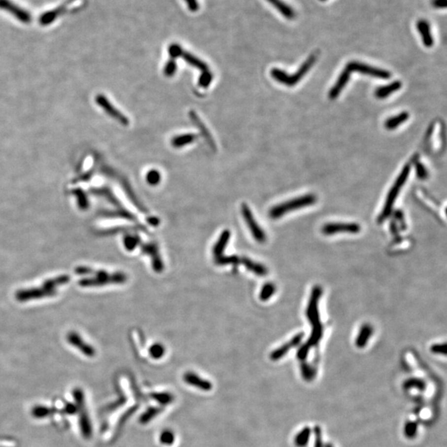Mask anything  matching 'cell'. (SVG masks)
<instances>
[{
    "label": "cell",
    "instance_id": "60d3db41",
    "mask_svg": "<svg viewBox=\"0 0 447 447\" xmlns=\"http://www.w3.org/2000/svg\"><path fill=\"white\" fill-rule=\"evenodd\" d=\"M416 432H417V423L416 421H409L405 425L404 428V433L409 439L414 438L416 437Z\"/></svg>",
    "mask_w": 447,
    "mask_h": 447
},
{
    "label": "cell",
    "instance_id": "603a6c76",
    "mask_svg": "<svg viewBox=\"0 0 447 447\" xmlns=\"http://www.w3.org/2000/svg\"><path fill=\"white\" fill-rule=\"evenodd\" d=\"M181 58L185 61V62L188 64V65L193 67V68H196L198 69V70H201V71H205V70H209V67L207 65L206 62H203L202 60L198 58V57H196L193 54H191L190 52H185L183 51L182 54L181 56Z\"/></svg>",
    "mask_w": 447,
    "mask_h": 447
},
{
    "label": "cell",
    "instance_id": "2e32d148",
    "mask_svg": "<svg viewBox=\"0 0 447 447\" xmlns=\"http://www.w3.org/2000/svg\"><path fill=\"white\" fill-rule=\"evenodd\" d=\"M184 381L195 388H199L201 390L210 391L213 388V384L209 380L205 379L200 377L199 375L193 372H186L183 376Z\"/></svg>",
    "mask_w": 447,
    "mask_h": 447
},
{
    "label": "cell",
    "instance_id": "1f68e13d",
    "mask_svg": "<svg viewBox=\"0 0 447 447\" xmlns=\"http://www.w3.org/2000/svg\"><path fill=\"white\" fill-rule=\"evenodd\" d=\"M403 386L406 389L415 388L419 391H424L426 389V382H424V380L417 378H412L406 380Z\"/></svg>",
    "mask_w": 447,
    "mask_h": 447
},
{
    "label": "cell",
    "instance_id": "d6a6232c",
    "mask_svg": "<svg viewBox=\"0 0 447 447\" xmlns=\"http://www.w3.org/2000/svg\"><path fill=\"white\" fill-rule=\"evenodd\" d=\"M162 411H163V409H159V408H156V407H152L150 409H147V411L143 413L140 416V423L147 424L148 423V422H150V421H152L155 416H158V414L160 413Z\"/></svg>",
    "mask_w": 447,
    "mask_h": 447
},
{
    "label": "cell",
    "instance_id": "d4e9b609",
    "mask_svg": "<svg viewBox=\"0 0 447 447\" xmlns=\"http://www.w3.org/2000/svg\"><path fill=\"white\" fill-rule=\"evenodd\" d=\"M372 334L373 327L370 325L365 324V325L362 326L360 331H359V335L357 336L356 342H355L357 347L364 348L367 344L369 340L372 336Z\"/></svg>",
    "mask_w": 447,
    "mask_h": 447
},
{
    "label": "cell",
    "instance_id": "ab89813d",
    "mask_svg": "<svg viewBox=\"0 0 447 447\" xmlns=\"http://www.w3.org/2000/svg\"><path fill=\"white\" fill-rule=\"evenodd\" d=\"M149 354L153 359H161L165 354V348L161 344H154L149 349Z\"/></svg>",
    "mask_w": 447,
    "mask_h": 447
},
{
    "label": "cell",
    "instance_id": "f907efd6",
    "mask_svg": "<svg viewBox=\"0 0 447 447\" xmlns=\"http://www.w3.org/2000/svg\"><path fill=\"white\" fill-rule=\"evenodd\" d=\"M325 447H332V445L329 444V443H328V444H326V446H325Z\"/></svg>",
    "mask_w": 447,
    "mask_h": 447
},
{
    "label": "cell",
    "instance_id": "7dc6e473",
    "mask_svg": "<svg viewBox=\"0 0 447 447\" xmlns=\"http://www.w3.org/2000/svg\"><path fill=\"white\" fill-rule=\"evenodd\" d=\"M187 8L191 12H197L199 9V3L197 0H185Z\"/></svg>",
    "mask_w": 447,
    "mask_h": 447
},
{
    "label": "cell",
    "instance_id": "681fc988",
    "mask_svg": "<svg viewBox=\"0 0 447 447\" xmlns=\"http://www.w3.org/2000/svg\"><path fill=\"white\" fill-rule=\"evenodd\" d=\"M147 222L149 223L150 225H153V226L159 225V222H160V220L158 217H153V216L147 218Z\"/></svg>",
    "mask_w": 447,
    "mask_h": 447
},
{
    "label": "cell",
    "instance_id": "277c9868",
    "mask_svg": "<svg viewBox=\"0 0 447 447\" xmlns=\"http://www.w3.org/2000/svg\"><path fill=\"white\" fill-rule=\"evenodd\" d=\"M411 172V165L407 164L403 168V171L399 174L398 178L396 180L395 183L392 186L390 191L388 192V197L386 199L385 204L382 209V211L378 218V222L382 223L390 215L393 209V205L395 203L396 199L398 197L400 190L403 185L406 182L407 179L409 178V174Z\"/></svg>",
    "mask_w": 447,
    "mask_h": 447
},
{
    "label": "cell",
    "instance_id": "30bf717a",
    "mask_svg": "<svg viewBox=\"0 0 447 447\" xmlns=\"http://www.w3.org/2000/svg\"><path fill=\"white\" fill-rule=\"evenodd\" d=\"M360 230V226L356 223H330L322 227V232L326 236H332L338 233L357 234Z\"/></svg>",
    "mask_w": 447,
    "mask_h": 447
},
{
    "label": "cell",
    "instance_id": "44dd1931",
    "mask_svg": "<svg viewBox=\"0 0 447 447\" xmlns=\"http://www.w3.org/2000/svg\"><path fill=\"white\" fill-rule=\"evenodd\" d=\"M230 236H231V234H230V230H225L221 233L220 238L218 239L217 242L215 243V245H214L213 249H212V253H213L214 258H217V257L223 255V253L225 252V248H226V246L228 245V243H229V241H230Z\"/></svg>",
    "mask_w": 447,
    "mask_h": 447
},
{
    "label": "cell",
    "instance_id": "b9f144b4",
    "mask_svg": "<svg viewBox=\"0 0 447 447\" xmlns=\"http://www.w3.org/2000/svg\"><path fill=\"white\" fill-rule=\"evenodd\" d=\"M183 51V48L177 43H172L168 47V54L171 57V59L175 60L181 57Z\"/></svg>",
    "mask_w": 447,
    "mask_h": 447
},
{
    "label": "cell",
    "instance_id": "9c48e42d",
    "mask_svg": "<svg viewBox=\"0 0 447 447\" xmlns=\"http://www.w3.org/2000/svg\"><path fill=\"white\" fill-rule=\"evenodd\" d=\"M346 68L349 70L350 72L355 71V72L361 73L363 75H370L372 77L378 78V79L388 80L391 77V73L388 70L374 68L371 66L366 65L362 62H355V61L349 62L346 65Z\"/></svg>",
    "mask_w": 447,
    "mask_h": 447
},
{
    "label": "cell",
    "instance_id": "836d02e7",
    "mask_svg": "<svg viewBox=\"0 0 447 447\" xmlns=\"http://www.w3.org/2000/svg\"><path fill=\"white\" fill-rule=\"evenodd\" d=\"M310 427H306L304 429L302 430L297 437L295 438V443L298 447H304L306 445L308 444L309 438H310Z\"/></svg>",
    "mask_w": 447,
    "mask_h": 447
},
{
    "label": "cell",
    "instance_id": "52a82bcc",
    "mask_svg": "<svg viewBox=\"0 0 447 447\" xmlns=\"http://www.w3.org/2000/svg\"><path fill=\"white\" fill-rule=\"evenodd\" d=\"M83 5V0H68L65 3L60 5L58 8H54L52 11H48L42 14L40 18L41 25H48L54 22L59 16L69 13L70 11H75Z\"/></svg>",
    "mask_w": 447,
    "mask_h": 447
},
{
    "label": "cell",
    "instance_id": "8d00e7d4",
    "mask_svg": "<svg viewBox=\"0 0 447 447\" xmlns=\"http://www.w3.org/2000/svg\"><path fill=\"white\" fill-rule=\"evenodd\" d=\"M212 80H213V74L210 72V70H205V71H202L198 79V86L202 88H207L211 84Z\"/></svg>",
    "mask_w": 447,
    "mask_h": 447
},
{
    "label": "cell",
    "instance_id": "7bdbcfd3",
    "mask_svg": "<svg viewBox=\"0 0 447 447\" xmlns=\"http://www.w3.org/2000/svg\"><path fill=\"white\" fill-rule=\"evenodd\" d=\"M416 176L421 180H425L428 176L427 169L424 167L423 164H421V163H416Z\"/></svg>",
    "mask_w": 447,
    "mask_h": 447
},
{
    "label": "cell",
    "instance_id": "ac0fdd59",
    "mask_svg": "<svg viewBox=\"0 0 447 447\" xmlns=\"http://www.w3.org/2000/svg\"><path fill=\"white\" fill-rule=\"evenodd\" d=\"M416 29L421 35L424 46L427 47H432L434 43V40H433L432 33H431L429 23L425 19H420L416 23Z\"/></svg>",
    "mask_w": 447,
    "mask_h": 447
},
{
    "label": "cell",
    "instance_id": "f1b7e54d",
    "mask_svg": "<svg viewBox=\"0 0 447 447\" xmlns=\"http://www.w3.org/2000/svg\"><path fill=\"white\" fill-rule=\"evenodd\" d=\"M105 216H107V217L123 218V219H126V220H133V221L137 220V218L133 213L127 210V209H122V208H119V209L114 210V211L106 212Z\"/></svg>",
    "mask_w": 447,
    "mask_h": 447
},
{
    "label": "cell",
    "instance_id": "c3c4849f",
    "mask_svg": "<svg viewBox=\"0 0 447 447\" xmlns=\"http://www.w3.org/2000/svg\"><path fill=\"white\" fill-rule=\"evenodd\" d=\"M432 5L436 8H446L447 0H432Z\"/></svg>",
    "mask_w": 447,
    "mask_h": 447
},
{
    "label": "cell",
    "instance_id": "74e56055",
    "mask_svg": "<svg viewBox=\"0 0 447 447\" xmlns=\"http://www.w3.org/2000/svg\"><path fill=\"white\" fill-rule=\"evenodd\" d=\"M159 441L165 446H171L175 442V435L171 430H164L160 434Z\"/></svg>",
    "mask_w": 447,
    "mask_h": 447
},
{
    "label": "cell",
    "instance_id": "cb8c5ba5",
    "mask_svg": "<svg viewBox=\"0 0 447 447\" xmlns=\"http://www.w3.org/2000/svg\"><path fill=\"white\" fill-rule=\"evenodd\" d=\"M401 87H402V83L397 80V81L391 83L388 86H380L377 88V90L375 91V96L378 99H381V100L387 98L388 96H390L391 94L398 91Z\"/></svg>",
    "mask_w": 447,
    "mask_h": 447
},
{
    "label": "cell",
    "instance_id": "8992f818",
    "mask_svg": "<svg viewBox=\"0 0 447 447\" xmlns=\"http://www.w3.org/2000/svg\"><path fill=\"white\" fill-rule=\"evenodd\" d=\"M95 276L80 280L79 284L81 287H100L107 284H121L127 281V276L123 273L109 274L108 272L100 270L94 272Z\"/></svg>",
    "mask_w": 447,
    "mask_h": 447
},
{
    "label": "cell",
    "instance_id": "f546056e",
    "mask_svg": "<svg viewBox=\"0 0 447 447\" xmlns=\"http://www.w3.org/2000/svg\"><path fill=\"white\" fill-rule=\"evenodd\" d=\"M215 264L219 266H225L228 264H232L234 266H238L241 264V258L236 255L231 256H225L224 254L221 256L215 258Z\"/></svg>",
    "mask_w": 447,
    "mask_h": 447
},
{
    "label": "cell",
    "instance_id": "7c38bea8",
    "mask_svg": "<svg viewBox=\"0 0 447 447\" xmlns=\"http://www.w3.org/2000/svg\"><path fill=\"white\" fill-rule=\"evenodd\" d=\"M0 8L10 13L16 18H18V20L25 24H28L31 21V15L29 12L17 5L11 0H0Z\"/></svg>",
    "mask_w": 447,
    "mask_h": 447
},
{
    "label": "cell",
    "instance_id": "7a4b0ae2",
    "mask_svg": "<svg viewBox=\"0 0 447 447\" xmlns=\"http://www.w3.org/2000/svg\"><path fill=\"white\" fill-rule=\"evenodd\" d=\"M69 280L70 277L67 275H62L48 279L41 287H36V289L21 290L19 292H16V299L20 302H25L33 299H40L42 297H52L57 293L58 287L67 284Z\"/></svg>",
    "mask_w": 447,
    "mask_h": 447
},
{
    "label": "cell",
    "instance_id": "83f0119b",
    "mask_svg": "<svg viewBox=\"0 0 447 447\" xmlns=\"http://www.w3.org/2000/svg\"><path fill=\"white\" fill-rule=\"evenodd\" d=\"M151 398L157 401L159 404L165 406L173 403L175 397L170 393H151Z\"/></svg>",
    "mask_w": 447,
    "mask_h": 447
},
{
    "label": "cell",
    "instance_id": "4316f807",
    "mask_svg": "<svg viewBox=\"0 0 447 447\" xmlns=\"http://www.w3.org/2000/svg\"><path fill=\"white\" fill-rule=\"evenodd\" d=\"M409 118V113L403 112L401 114L396 115V116L391 117L389 119H387L385 121L386 129L388 130H393L397 129L399 125L403 124L404 122L407 121Z\"/></svg>",
    "mask_w": 447,
    "mask_h": 447
},
{
    "label": "cell",
    "instance_id": "816d5d0a",
    "mask_svg": "<svg viewBox=\"0 0 447 447\" xmlns=\"http://www.w3.org/2000/svg\"><path fill=\"white\" fill-rule=\"evenodd\" d=\"M320 1H325V0H320Z\"/></svg>",
    "mask_w": 447,
    "mask_h": 447
},
{
    "label": "cell",
    "instance_id": "5b68a950",
    "mask_svg": "<svg viewBox=\"0 0 447 447\" xmlns=\"http://www.w3.org/2000/svg\"><path fill=\"white\" fill-rule=\"evenodd\" d=\"M315 202H316L315 196L312 194L305 195L303 197L290 200L288 202L273 207L269 211V215L272 219H278L283 216L287 212L293 211L303 207L310 206L311 205L315 204Z\"/></svg>",
    "mask_w": 447,
    "mask_h": 447
},
{
    "label": "cell",
    "instance_id": "d6986e66",
    "mask_svg": "<svg viewBox=\"0 0 447 447\" xmlns=\"http://www.w3.org/2000/svg\"><path fill=\"white\" fill-rule=\"evenodd\" d=\"M350 73L351 72L346 68H344V70L341 73L338 80L336 81V85L331 88V91L329 93V96H330V98L331 100H335V99L337 98L339 95L342 92V90L344 89V86H346L347 83L349 81V77H350Z\"/></svg>",
    "mask_w": 447,
    "mask_h": 447
},
{
    "label": "cell",
    "instance_id": "e0dca14e",
    "mask_svg": "<svg viewBox=\"0 0 447 447\" xmlns=\"http://www.w3.org/2000/svg\"><path fill=\"white\" fill-rule=\"evenodd\" d=\"M303 336H304V334L303 333L297 334V336H295L289 342H287L286 344H283L282 346L279 347L278 349H275V350L272 352L271 354H270V359L272 360H274V361H276L278 359H282V357H284L287 352L289 351L290 349L293 348V347L297 346L298 344H300L302 341H303Z\"/></svg>",
    "mask_w": 447,
    "mask_h": 447
},
{
    "label": "cell",
    "instance_id": "f6af8a7d",
    "mask_svg": "<svg viewBox=\"0 0 447 447\" xmlns=\"http://www.w3.org/2000/svg\"><path fill=\"white\" fill-rule=\"evenodd\" d=\"M302 372H303V378L306 380L312 379V378L314 377V372H313L312 369L307 364H303L302 365Z\"/></svg>",
    "mask_w": 447,
    "mask_h": 447
},
{
    "label": "cell",
    "instance_id": "bcb514c9",
    "mask_svg": "<svg viewBox=\"0 0 447 447\" xmlns=\"http://www.w3.org/2000/svg\"><path fill=\"white\" fill-rule=\"evenodd\" d=\"M431 351L432 353H434V354L447 355V346H446V344H433L431 347Z\"/></svg>",
    "mask_w": 447,
    "mask_h": 447
},
{
    "label": "cell",
    "instance_id": "f35d334b",
    "mask_svg": "<svg viewBox=\"0 0 447 447\" xmlns=\"http://www.w3.org/2000/svg\"><path fill=\"white\" fill-rule=\"evenodd\" d=\"M176 69H177V65H176V61L174 59H170L166 63L163 73L167 77H172L176 72Z\"/></svg>",
    "mask_w": 447,
    "mask_h": 447
},
{
    "label": "cell",
    "instance_id": "5bb4252c",
    "mask_svg": "<svg viewBox=\"0 0 447 447\" xmlns=\"http://www.w3.org/2000/svg\"><path fill=\"white\" fill-rule=\"evenodd\" d=\"M97 103L107 114L110 115L112 118H114V119L118 120L120 124H123L124 126L129 125L130 121L128 118L124 114H122L121 112L119 111L116 108H114V106L112 105V103L104 96H99L97 97Z\"/></svg>",
    "mask_w": 447,
    "mask_h": 447
},
{
    "label": "cell",
    "instance_id": "8fae6325",
    "mask_svg": "<svg viewBox=\"0 0 447 447\" xmlns=\"http://www.w3.org/2000/svg\"><path fill=\"white\" fill-rule=\"evenodd\" d=\"M139 246L142 253L150 257L153 270L156 273L163 272V269H164V265H163V260L161 259L160 253H159L157 243H142Z\"/></svg>",
    "mask_w": 447,
    "mask_h": 447
},
{
    "label": "cell",
    "instance_id": "9a60e30c",
    "mask_svg": "<svg viewBox=\"0 0 447 447\" xmlns=\"http://www.w3.org/2000/svg\"><path fill=\"white\" fill-rule=\"evenodd\" d=\"M68 342L71 345L75 346L76 349H79L83 354L88 357H93L96 355V349L90 344H86V342L82 338L79 336V334L76 332H69L67 336Z\"/></svg>",
    "mask_w": 447,
    "mask_h": 447
},
{
    "label": "cell",
    "instance_id": "ffe728a7",
    "mask_svg": "<svg viewBox=\"0 0 447 447\" xmlns=\"http://www.w3.org/2000/svg\"><path fill=\"white\" fill-rule=\"evenodd\" d=\"M241 264H243L248 270L259 276H265L269 273V270L264 264L253 261L252 259L246 257L241 258Z\"/></svg>",
    "mask_w": 447,
    "mask_h": 447
},
{
    "label": "cell",
    "instance_id": "3957f363",
    "mask_svg": "<svg viewBox=\"0 0 447 447\" xmlns=\"http://www.w3.org/2000/svg\"><path fill=\"white\" fill-rule=\"evenodd\" d=\"M315 61H316V56L311 55L304 63L303 66L297 70V73L289 75L284 70L278 69V68H273L271 70L272 77L274 80H276L280 84L285 85L287 86H296L297 83L299 82L303 76L309 71L311 67L314 65Z\"/></svg>",
    "mask_w": 447,
    "mask_h": 447
},
{
    "label": "cell",
    "instance_id": "7402d4cb",
    "mask_svg": "<svg viewBox=\"0 0 447 447\" xmlns=\"http://www.w3.org/2000/svg\"><path fill=\"white\" fill-rule=\"evenodd\" d=\"M271 5L274 6L276 10L284 16L287 19H293L296 13L291 6L288 5L282 0H266Z\"/></svg>",
    "mask_w": 447,
    "mask_h": 447
},
{
    "label": "cell",
    "instance_id": "ee69618b",
    "mask_svg": "<svg viewBox=\"0 0 447 447\" xmlns=\"http://www.w3.org/2000/svg\"><path fill=\"white\" fill-rule=\"evenodd\" d=\"M314 433H315V445L314 447H323V442H322V432L319 427H315L314 428Z\"/></svg>",
    "mask_w": 447,
    "mask_h": 447
},
{
    "label": "cell",
    "instance_id": "d590c367",
    "mask_svg": "<svg viewBox=\"0 0 447 447\" xmlns=\"http://www.w3.org/2000/svg\"><path fill=\"white\" fill-rule=\"evenodd\" d=\"M162 180L161 173L156 169H152L146 174V181L150 186H158Z\"/></svg>",
    "mask_w": 447,
    "mask_h": 447
},
{
    "label": "cell",
    "instance_id": "484cf974",
    "mask_svg": "<svg viewBox=\"0 0 447 447\" xmlns=\"http://www.w3.org/2000/svg\"><path fill=\"white\" fill-rule=\"evenodd\" d=\"M197 138L198 136L195 134H184V135H178L172 139V147H176V148H180V147H185L186 145L191 144L197 139Z\"/></svg>",
    "mask_w": 447,
    "mask_h": 447
},
{
    "label": "cell",
    "instance_id": "4dcf8cb0",
    "mask_svg": "<svg viewBox=\"0 0 447 447\" xmlns=\"http://www.w3.org/2000/svg\"><path fill=\"white\" fill-rule=\"evenodd\" d=\"M142 243L141 239L137 235H128L124 239V247L128 251L135 250L138 246Z\"/></svg>",
    "mask_w": 447,
    "mask_h": 447
},
{
    "label": "cell",
    "instance_id": "4fadbf2b",
    "mask_svg": "<svg viewBox=\"0 0 447 447\" xmlns=\"http://www.w3.org/2000/svg\"><path fill=\"white\" fill-rule=\"evenodd\" d=\"M189 116H190V119H191V122L194 124L195 126H197L198 128L201 135H202V137L204 138V139L206 140L207 144L209 145V147L211 148V150L215 152L216 149H217V146H216L215 140L212 137L211 134L209 132V130L207 129V127L202 121V119H200V117L198 116L197 112H195L194 110H191L189 113Z\"/></svg>",
    "mask_w": 447,
    "mask_h": 447
},
{
    "label": "cell",
    "instance_id": "e575fe53",
    "mask_svg": "<svg viewBox=\"0 0 447 447\" xmlns=\"http://www.w3.org/2000/svg\"><path fill=\"white\" fill-rule=\"evenodd\" d=\"M275 292H276V286L274 283H272V282L266 283L264 287H262L260 293H259V299L263 302H266L273 297V295Z\"/></svg>",
    "mask_w": 447,
    "mask_h": 447
},
{
    "label": "cell",
    "instance_id": "ba28073f",
    "mask_svg": "<svg viewBox=\"0 0 447 447\" xmlns=\"http://www.w3.org/2000/svg\"><path fill=\"white\" fill-rule=\"evenodd\" d=\"M241 213H242V215H243V220L245 221L246 225H248V229L250 230L253 239L259 243H264L267 240L266 234L263 230V229L259 226V224L257 223L256 220L253 216V213L251 211L250 208H249L248 205L245 204V203L241 205Z\"/></svg>",
    "mask_w": 447,
    "mask_h": 447
},
{
    "label": "cell",
    "instance_id": "6da1fadb",
    "mask_svg": "<svg viewBox=\"0 0 447 447\" xmlns=\"http://www.w3.org/2000/svg\"><path fill=\"white\" fill-rule=\"evenodd\" d=\"M321 293H322V290L321 287L315 286L313 288L312 292L310 295V302H309V305H308V310H307V315L312 326V331H311V335L308 342L297 352V358L302 361L307 358L310 348L314 345H316L322 337L323 328H322V325L320 321V315H319V310H318V302L321 297Z\"/></svg>",
    "mask_w": 447,
    "mask_h": 447
}]
</instances>
